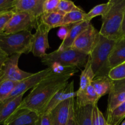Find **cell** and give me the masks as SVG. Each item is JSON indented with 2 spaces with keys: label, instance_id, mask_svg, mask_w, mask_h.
<instances>
[{
  "label": "cell",
  "instance_id": "6da1fadb",
  "mask_svg": "<svg viewBox=\"0 0 125 125\" xmlns=\"http://www.w3.org/2000/svg\"><path fill=\"white\" fill-rule=\"evenodd\" d=\"M74 75L72 73H53L47 76L23 99L15 111L28 109L40 114L55 94L65 86L70 78Z\"/></svg>",
  "mask_w": 125,
  "mask_h": 125
},
{
  "label": "cell",
  "instance_id": "7a4b0ae2",
  "mask_svg": "<svg viewBox=\"0 0 125 125\" xmlns=\"http://www.w3.org/2000/svg\"><path fill=\"white\" fill-rule=\"evenodd\" d=\"M125 12V0H112V6L102 20L99 34L111 40L121 38V28Z\"/></svg>",
  "mask_w": 125,
  "mask_h": 125
},
{
  "label": "cell",
  "instance_id": "3957f363",
  "mask_svg": "<svg viewBox=\"0 0 125 125\" xmlns=\"http://www.w3.org/2000/svg\"><path fill=\"white\" fill-rule=\"evenodd\" d=\"M116 41L99 35V39L88 57L95 78L108 76V59Z\"/></svg>",
  "mask_w": 125,
  "mask_h": 125
},
{
  "label": "cell",
  "instance_id": "277c9868",
  "mask_svg": "<svg viewBox=\"0 0 125 125\" xmlns=\"http://www.w3.org/2000/svg\"><path fill=\"white\" fill-rule=\"evenodd\" d=\"M33 34L30 31L0 34V49L7 56L27 54L32 51Z\"/></svg>",
  "mask_w": 125,
  "mask_h": 125
},
{
  "label": "cell",
  "instance_id": "5b68a950",
  "mask_svg": "<svg viewBox=\"0 0 125 125\" xmlns=\"http://www.w3.org/2000/svg\"><path fill=\"white\" fill-rule=\"evenodd\" d=\"M89 56L72 48L55 51L47 54L41 58V62L44 65L48 67L53 64L69 67H75L80 69L85 67L88 60Z\"/></svg>",
  "mask_w": 125,
  "mask_h": 125
},
{
  "label": "cell",
  "instance_id": "8992f818",
  "mask_svg": "<svg viewBox=\"0 0 125 125\" xmlns=\"http://www.w3.org/2000/svg\"><path fill=\"white\" fill-rule=\"evenodd\" d=\"M39 18L26 12H14L1 34H14L22 31L31 32L36 29Z\"/></svg>",
  "mask_w": 125,
  "mask_h": 125
},
{
  "label": "cell",
  "instance_id": "52a82bcc",
  "mask_svg": "<svg viewBox=\"0 0 125 125\" xmlns=\"http://www.w3.org/2000/svg\"><path fill=\"white\" fill-rule=\"evenodd\" d=\"M21 55L17 54L8 57L0 70V83L6 81L18 83L31 76L33 74L25 72L19 68L18 63Z\"/></svg>",
  "mask_w": 125,
  "mask_h": 125
},
{
  "label": "cell",
  "instance_id": "ba28073f",
  "mask_svg": "<svg viewBox=\"0 0 125 125\" xmlns=\"http://www.w3.org/2000/svg\"><path fill=\"white\" fill-rule=\"evenodd\" d=\"M99 31L91 23L77 37L71 48L89 56L99 39Z\"/></svg>",
  "mask_w": 125,
  "mask_h": 125
},
{
  "label": "cell",
  "instance_id": "9c48e42d",
  "mask_svg": "<svg viewBox=\"0 0 125 125\" xmlns=\"http://www.w3.org/2000/svg\"><path fill=\"white\" fill-rule=\"evenodd\" d=\"M53 71L50 67H48L46 69L38 72L36 73H33L31 76L23 79L17 83L14 89L12 90L8 97L6 99H11L19 96L21 95H24L27 90L30 89H33L37 84H39L42 80L46 78L50 74H52Z\"/></svg>",
  "mask_w": 125,
  "mask_h": 125
},
{
  "label": "cell",
  "instance_id": "30bf717a",
  "mask_svg": "<svg viewBox=\"0 0 125 125\" xmlns=\"http://www.w3.org/2000/svg\"><path fill=\"white\" fill-rule=\"evenodd\" d=\"M50 30L49 27L41 22H39L36 29V32L33 34L31 52L35 57L42 58L47 54V50L50 48L48 35Z\"/></svg>",
  "mask_w": 125,
  "mask_h": 125
},
{
  "label": "cell",
  "instance_id": "8fae6325",
  "mask_svg": "<svg viewBox=\"0 0 125 125\" xmlns=\"http://www.w3.org/2000/svg\"><path fill=\"white\" fill-rule=\"evenodd\" d=\"M76 92L74 91V82L72 81L61 88L50 100L41 114H49L56 106L62 101L72 98H75Z\"/></svg>",
  "mask_w": 125,
  "mask_h": 125
},
{
  "label": "cell",
  "instance_id": "7c38bea8",
  "mask_svg": "<svg viewBox=\"0 0 125 125\" xmlns=\"http://www.w3.org/2000/svg\"><path fill=\"white\" fill-rule=\"evenodd\" d=\"M44 0H14L13 12H26L39 18L43 12Z\"/></svg>",
  "mask_w": 125,
  "mask_h": 125
},
{
  "label": "cell",
  "instance_id": "4fadbf2b",
  "mask_svg": "<svg viewBox=\"0 0 125 125\" xmlns=\"http://www.w3.org/2000/svg\"><path fill=\"white\" fill-rule=\"evenodd\" d=\"M38 114L28 109L17 111L7 119L2 125H34Z\"/></svg>",
  "mask_w": 125,
  "mask_h": 125
},
{
  "label": "cell",
  "instance_id": "5bb4252c",
  "mask_svg": "<svg viewBox=\"0 0 125 125\" xmlns=\"http://www.w3.org/2000/svg\"><path fill=\"white\" fill-rule=\"evenodd\" d=\"M72 98L62 101L49 113L52 125H66L69 114V109Z\"/></svg>",
  "mask_w": 125,
  "mask_h": 125
},
{
  "label": "cell",
  "instance_id": "9a60e30c",
  "mask_svg": "<svg viewBox=\"0 0 125 125\" xmlns=\"http://www.w3.org/2000/svg\"><path fill=\"white\" fill-rule=\"evenodd\" d=\"M125 62V39L121 38L116 41L109 55L107 62L108 70Z\"/></svg>",
  "mask_w": 125,
  "mask_h": 125
},
{
  "label": "cell",
  "instance_id": "2e32d148",
  "mask_svg": "<svg viewBox=\"0 0 125 125\" xmlns=\"http://www.w3.org/2000/svg\"><path fill=\"white\" fill-rule=\"evenodd\" d=\"M23 95H21L0 103V125H3L15 112L23 100Z\"/></svg>",
  "mask_w": 125,
  "mask_h": 125
},
{
  "label": "cell",
  "instance_id": "e0dca14e",
  "mask_svg": "<svg viewBox=\"0 0 125 125\" xmlns=\"http://www.w3.org/2000/svg\"><path fill=\"white\" fill-rule=\"evenodd\" d=\"M75 98V103L79 106H95L98 104V100L100 99L91 85H89L82 90H78L76 91Z\"/></svg>",
  "mask_w": 125,
  "mask_h": 125
},
{
  "label": "cell",
  "instance_id": "ac0fdd59",
  "mask_svg": "<svg viewBox=\"0 0 125 125\" xmlns=\"http://www.w3.org/2000/svg\"><path fill=\"white\" fill-rule=\"evenodd\" d=\"M90 24V21H83L80 23L75 24L72 27V29H71L66 39L63 41H62L61 45H60V46H59L57 50H59V51H62V50H66V49L71 48V46L73 44V43L74 42L75 39L77 38V37L85 29H87Z\"/></svg>",
  "mask_w": 125,
  "mask_h": 125
},
{
  "label": "cell",
  "instance_id": "d6986e66",
  "mask_svg": "<svg viewBox=\"0 0 125 125\" xmlns=\"http://www.w3.org/2000/svg\"><path fill=\"white\" fill-rule=\"evenodd\" d=\"M113 81L108 76L94 78L91 83V85L99 98L109 94L112 87Z\"/></svg>",
  "mask_w": 125,
  "mask_h": 125
},
{
  "label": "cell",
  "instance_id": "ffe728a7",
  "mask_svg": "<svg viewBox=\"0 0 125 125\" xmlns=\"http://www.w3.org/2000/svg\"><path fill=\"white\" fill-rule=\"evenodd\" d=\"M64 15L60 12L43 13L39 18V21L49 27L50 29L61 27Z\"/></svg>",
  "mask_w": 125,
  "mask_h": 125
},
{
  "label": "cell",
  "instance_id": "44dd1931",
  "mask_svg": "<svg viewBox=\"0 0 125 125\" xmlns=\"http://www.w3.org/2000/svg\"><path fill=\"white\" fill-rule=\"evenodd\" d=\"M95 78L94 72L92 70L90 61L88 60L84 69L81 72L80 76V87L78 90H82L89 85H91V83Z\"/></svg>",
  "mask_w": 125,
  "mask_h": 125
},
{
  "label": "cell",
  "instance_id": "7402d4cb",
  "mask_svg": "<svg viewBox=\"0 0 125 125\" xmlns=\"http://www.w3.org/2000/svg\"><path fill=\"white\" fill-rule=\"evenodd\" d=\"M125 117V102L109 114H106V120L109 125H119Z\"/></svg>",
  "mask_w": 125,
  "mask_h": 125
},
{
  "label": "cell",
  "instance_id": "603a6c76",
  "mask_svg": "<svg viewBox=\"0 0 125 125\" xmlns=\"http://www.w3.org/2000/svg\"><path fill=\"white\" fill-rule=\"evenodd\" d=\"M86 14L87 13L82 9L78 10H74L66 13L64 15L61 26L64 25L77 24L85 21Z\"/></svg>",
  "mask_w": 125,
  "mask_h": 125
},
{
  "label": "cell",
  "instance_id": "cb8c5ba5",
  "mask_svg": "<svg viewBox=\"0 0 125 125\" xmlns=\"http://www.w3.org/2000/svg\"><path fill=\"white\" fill-rule=\"evenodd\" d=\"M125 102V92H110L108 98L106 114H109Z\"/></svg>",
  "mask_w": 125,
  "mask_h": 125
},
{
  "label": "cell",
  "instance_id": "d4e9b609",
  "mask_svg": "<svg viewBox=\"0 0 125 125\" xmlns=\"http://www.w3.org/2000/svg\"><path fill=\"white\" fill-rule=\"evenodd\" d=\"M112 2V0H110L106 3L100 4L94 6L89 10V12L87 13L85 21L91 22V20L94 17H98V16H100L101 17H104L111 7Z\"/></svg>",
  "mask_w": 125,
  "mask_h": 125
},
{
  "label": "cell",
  "instance_id": "484cf974",
  "mask_svg": "<svg viewBox=\"0 0 125 125\" xmlns=\"http://www.w3.org/2000/svg\"><path fill=\"white\" fill-rule=\"evenodd\" d=\"M17 84V82L10 81L0 83V103L4 101L8 97Z\"/></svg>",
  "mask_w": 125,
  "mask_h": 125
},
{
  "label": "cell",
  "instance_id": "4316f807",
  "mask_svg": "<svg viewBox=\"0 0 125 125\" xmlns=\"http://www.w3.org/2000/svg\"><path fill=\"white\" fill-rule=\"evenodd\" d=\"M108 77L113 81L125 79V62L110 70Z\"/></svg>",
  "mask_w": 125,
  "mask_h": 125
},
{
  "label": "cell",
  "instance_id": "83f0119b",
  "mask_svg": "<svg viewBox=\"0 0 125 125\" xmlns=\"http://www.w3.org/2000/svg\"><path fill=\"white\" fill-rule=\"evenodd\" d=\"M81 9L79 7L76 6L74 2L67 0H60L58 4V10L61 13L66 14L74 10Z\"/></svg>",
  "mask_w": 125,
  "mask_h": 125
},
{
  "label": "cell",
  "instance_id": "f1b7e54d",
  "mask_svg": "<svg viewBox=\"0 0 125 125\" xmlns=\"http://www.w3.org/2000/svg\"><path fill=\"white\" fill-rule=\"evenodd\" d=\"M92 125H109L105 117L99 110L98 104L93 107L92 113Z\"/></svg>",
  "mask_w": 125,
  "mask_h": 125
},
{
  "label": "cell",
  "instance_id": "f546056e",
  "mask_svg": "<svg viewBox=\"0 0 125 125\" xmlns=\"http://www.w3.org/2000/svg\"><path fill=\"white\" fill-rule=\"evenodd\" d=\"M60 0H44L43 4V12L44 13H52L58 12V4Z\"/></svg>",
  "mask_w": 125,
  "mask_h": 125
},
{
  "label": "cell",
  "instance_id": "4dcf8cb0",
  "mask_svg": "<svg viewBox=\"0 0 125 125\" xmlns=\"http://www.w3.org/2000/svg\"><path fill=\"white\" fill-rule=\"evenodd\" d=\"M13 11H9L0 14V34L2 33L6 25L13 16Z\"/></svg>",
  "mask_w": 125,
  "mask_h": 125
},
{
  "label": "cell",
  "instance_id": "1f68e13d",
  "mask_svg": "<svg viewBox=\"0 0 125 125\" xmlns=\"http://www.w3.org/2000/svg\"><path fill=\"white\" fill-rule=\"evenodd\" d=\"M66 125H78L75 116V98H72L71 100L69 114Z\"/></svg>",
  "mask_w": 125,
  "mask_h": 125
},
{
  "label": "cell",
  "instance_id": "d6a6232c",
  "mask_svg": "<svg viewBox=\"0 0 125 125\" xmlns=\"http://www.w3.org/2000/svg\"><path fill=\"white\" fill-rule=\"evenodd\" d=\"M14 0H0V14L13 11Z\"/></svg>",
  "mask_w": 125,
  "mask_h": 125
},
{
  "label": "cell",
  "instance_id": "836d02e7",
  "mask_svg": "<svg viewBox=\"0 0 125 125\" xmlns=\"http://www.w3.org/2000/svg\"><path fill=\"white\" fill-rule=\"evenodd\" d=\"M34 125H52L49 114H40Z\"/></svg>",
  "mask_w": 125,
  "mask_h": 125
},
{
  "label": "cell",
  "instance_id": "e575fe53",
  "mask_svg": "<svg viewBox=\"0 0 125 125\" xmlns=\"http://www.w3.org/2000/svg\"><path fill=\"white\" fill-rule=\"evenodd\" d=\"M75 24H76L64 25L60 27V29H59L57 32V36L58 37L59 39H61V40H62V41H63V40L66 39V37L67 36L69 31H71V29H72V28L75 25Z\"/></svg>",
  "mask_w": 125,
  "mask_h": 125
},
{
  "label": "cell",
  "instance_id": "d590c367",
  "mask_svg": "<svg viewBox=\"0 0 125 125\" xmlns=\"http://www.w3.org/2000/svg\"><path fill=\"white\" fill-rule=\"evenodd\" d=\"M125 92V79L113 81L112 87L110 92Z\"/></svg>",
  "mask_w": 125,
  "mask_h": 125
},
{
  "label": "cell",
  "instance_id": "8d00e7d4",
  "mask_svg": "<svg viewBox=\"0 0 125 125\" xmlns=\"http://www.w3.org/2000/svg\"><path fill=\"white\" fill-rule=\"evenodd\" d=\"M8 57L9 56L0 49V70L4 64L5 62L8 59Z\"/></svg>",
  "mask_w": 125,
  "mask_h": 125
},
{
  "label": "cell",
  "instance_id": "74e56055",
  "mask_svg": "<svg viewBox=\"0 0 125 125\" xmlns=\"http://www.w3.org/2000/svg\"><path fill=\"white\" fill-rule=\"evenodd\" d=\"M120 34H121V38H122L123 37H124L125 35V13H124L123 18L122 24H121V32H120Z\"/></svg>",
  "mask_w": 125,
  "mask_h": 125
},
{
  "label": "cell",
  "instance_id": "f35d334b",
  "mask_svg": "<svg viewBox=\"0 0 125 125\" xmlns=\"http://www.w3.org/2000/svg\"><path fill=\"white\" fill-rule=\"evenodd\" d=\"M125 125V120L124 121H123L122 123H121V125Z\"/></svg>",
  "mask_w": 125,
  "mask_h": 125
},
{
  "label": "cell",
  "instance_id": "ab89813d",
  "mask_svg": "<svg viewBox=\"0 0 125 125\" xmlns=\"http://www.w3.org/2000/svg\"><path fill=\"white\" fill-rule=\"evenodd\" d=\"M122 38H124V39H125V36H124V37H123Z\"/></svg>",
  "mask_w": 125,
  "mask_h": 125
}]
</instances>
